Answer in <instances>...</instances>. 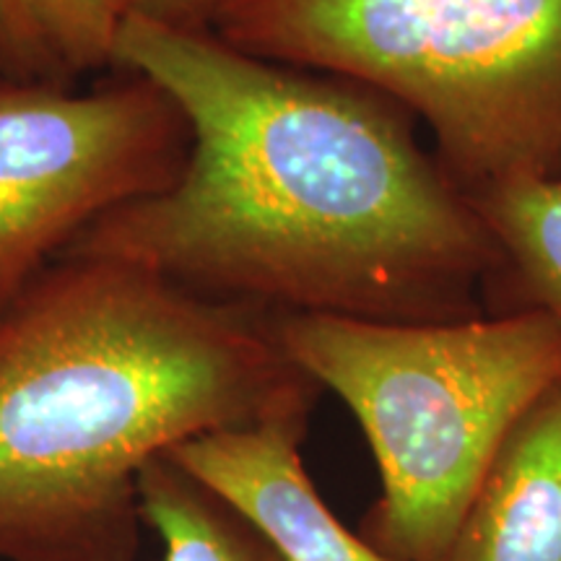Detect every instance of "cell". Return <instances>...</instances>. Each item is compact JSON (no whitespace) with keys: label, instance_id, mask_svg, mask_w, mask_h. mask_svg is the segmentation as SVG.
I'll return each mask as SVG.
<instances>
[{"label":"cell","instance_id":"obj_1","mask_svg":"<svg viewBox=\"0 0 561 561\" xmlns=\"http://www.w3.org/2000/svg\"><path fill=\"white\" fill-rule=\"evenodd\" d=\"M115 66L178 102L191 153L167 191L102 216L60 257L123 261L268 314L481 318L502 255L403 104L138 13Z\"/></svg>","mask_w":561,"mask_h":561},{"label":"cell","instance_id":"obj_2","mask_svg":"<svg viewBox=\"0 0 561 561\" xmlns=\"http://www.w3.org/2000/svg\"><path fill=\"white\" fill-rule=\"evenodd\" d=\"M318 392L273 314L58 257L0 307V561H138L151 460Z\"/></svg>","mask_w":561,"mask_h":561},{"label":"cell","instance_id":"obj_3","mask_svg":"<svg viewBox=\"0 0 561 561\" xmlns=\"http://www.w3.org/2000/svg\"><path fill=\"white\" fill-rule=\"evenodd\" d=\"M284 354L367 437L382 494L364 541L390 561H447L512 426L561 380V320L507 310L460 322L273 314Z\"/></svg>","mask_w":561,"mask_h":561},{"label":"cell","instance_id":"obj_4","mask_svg":"<svg viewBox=\"0 0 561 561\" xmlns=\"http://www.w3.org/2000/svg\"><path fill=\"white\" fill-rule=\"evenodd\" d=\"M210 32L403 104L466 193L561 159V0H229Z\"/></svg>","mask_w":561,"mask_h":561},{"label":"cell","instance_id":"obj_5","mask_svg":"<svg viewBox=\"0 0 561 561\" xmlns=\"http://www.w3.org/2000/svg\"><path fill=\"white\" fill-rule=\"evenodd\" d=\"M187 153L185 115L144 76L83 94L0 81V307L102 216L167 191Z\"/></svg>","mask_w":561,"mask_h":561},{"label":"cell","instance_id":"obj_6","mask_svg":"<svg viewBox=\"0 0 561 561\" xmlns=\"http://www.w3.org/2000/svg\"><path fill=\"white\" fill-rule=\"evenodd\" d=\"M307 424L310 416L291 413L210 432L170 458L240 512L280 561H390L320 496L299 453Z\"/></svg>","mask_w":561,"mask_h":561},{"label":"cell","instance_id":"obj_7","mask_svg":"<svg viewBox=\"0 0 561 561\" xmlns=\"http://www.w3.org/2000/svg\"><path fill=\"white\" fill-rule=\"evenodd\" d=\"M447 561H561V380L502 442Z\"/></svg>","mask_w":561,"mask_h":561},{"label":"cell","instance_id":"obj_8","mask_svg":"<svg viewBox=\"0 0 561 561\" xmlns=\"http://www.w3.org/2000/svg\"><path fill=\"white\" fill-rule=\"evenodd\" d=\"M11 81L68 87L73 76L115 66L130 0H9Z\"/></svg>","mask_w":561,"mask_h":561},{"label":"cell","instance_id":"obj_9","mask_svg":"<svg viewBox=\"0 0 561 561\" xmlns=\"http://www.w3.org/2000/svg\"><path fill=\"white\" fill-rule=\"evenodd\" d=\"M144 520L161 541V561H280L231 504L170 455L140 473Z\"/></svg>","mask_w":561,"mask_h":561},{"label":"cell","instance_id":"obj_10","mask_svg":"<svg viewBox=\"0 0 561 561\" xmlns=\"http://www.w3.org/2000/svg\"><path fill=\"white\" fill-rule=\"evenodd\" d=\"M523 286L525 310L561 320V172L523 174L466 193Z\"/></svg>","mask_w":561,"mask_h":561},{"label":"cell","instance_id":"obj_11","mask_svg":"<svg viewBox=\"0 0 561 561\" xmlns=\"http://www.w3.org/2000/svg\"><path fill=\"white\" fill-rule=\"evenodd\" d=\"M229 0H130V13L182 26V30H210L216 13Z\"/></svg>","mask_w":561,"mask_h":561},{"label":"cell","instance_id":"obj_12","mask_svg":"<svg viewBox=\"0 0 561 561\" xmlns=\"http://www.w3.org/2000/svg\"><path fill=\"white\" fill-rule=\"evenodd\" d=\"M11 45H13V30H11L9 0H0V70H3L5 62H9Z\"/></svg>","mask_w":561,"mask_h":561},{"label":"cell","instance_id":"obj_13","mask_svg":"<svg viewBox=\"0 0 561 561\" xmlns=\"http://www.w3.org/2000/svg\"><path fill=\"white\" fill-rule=\"evenodd\" d=\"M553 172H561V159H559V164H557V170H553Z\"/></svg>","mask_w":561,"mask_h":561}]
</instances>
